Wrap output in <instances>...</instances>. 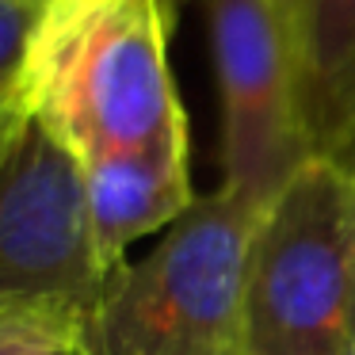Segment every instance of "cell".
Wrapping results in <instances>:
<instances>
[{"instance_id": "obj_3", "label": "cell", "mask_w": 355, "mask_h": 355, "mask_svg": "<svg viewBox=\"0 0 355 355\" xmlns=\"http://www.w3.org/2000/svg\"><path fill=\"white\" fill-rule=\"evenodd\" d=\"M111 275L92 237L85 164L27 119L0 164V336L77 355Z\"/></svg>"}, {"instance_id": "obj_12", "label": "cell", "mask_w": 355, "mask_h": 355, "mask_svg": "<svg viewBox=\"0 0 355 355\" xmlns=\"http://www.w3.org/2000/svg\"><path fill=\"white\" fill-rule=\"evenodd\" d=\"M214 355H241V347H222V352H214Z\"/></svg>"}, {"instance_id": "obj_1", "label": "cell", "mask_w": 355, "mask_h": 355, "mask_svg": "<svg viewBox=\"0 0 355 355\" xmlns=\"http://www.w3.org/2000/svg\"><path fill=\"white\" fill-rule=\"evenodd\" d=\"M168 31L164 0H42L19 80L31 119L80 164L191 141Z\"/></svg>"}, {"instance_id": "obj_6", "label": "cell", "mask_w": 355, "mask_h": 355, "mask_svg": "<svg viewBox=\"0 0 355 355\" xmlns=\"http://www.w3.org/2000/svg\"><path fill=\"white\" fill-rule=\"evenodd\" d=\"M191 141L115 153L85 164L88 218L100 260L111 271L126 263V248L153 230H168L195 207L191 187Z\"/></svg>"}, {"instance_id": "obj_5", "label": "cell", "mask_w": 355, "mask_h": 355, "mask_svg": "<svg viewBox=\"0 0 355 355\" xmlns=\"http://www.w3.org/2000/svg\"><path fill=\"white\" fill-rule=\"evenodd\" d=\"M222 92V187L263 210L313 157L294 39L275 0H202Z\"/></svg>"}, {"instance_id": "obj_2", "label": "cell", "mask_w": 355, "mask_h": 355, "mask_svg": "<svg viewBox=\"0 0 355 355\" xmlns=\"http://www.w3.org/2000/svg\"><path fill=\"white\" fill-rule=\"evenodd\" d=\"M237 347L241 355L355 352V199L329 157H309L256 214Z\"/></svg>"}, {"instance_id": "obj_11", "label": "cell", "mask_w": 355, "mask_h": 355, "mask_svg": "<svg viewBox=\"0 0 355 355\" xmlns=\"http://www.w3.org/2000/svg\"><path fill=\"white\" fill-rule=\"evenodd\" d=\"M329 161H336L340 168H344L347 184H352V199H355V123H352V130L340 138V146L329 153Z\"/></svg>"}, {"instance_id": "obj_4", "label": "cell", "mask_w": 355, "mask_h": 355, "mask_svg": "<svg viewBox=\"0 0 355 355\" xmlns=\"http://www.w3.org/2000/svg\"><path fill=\"white\" fill-rule=\"evenodd\" d=\"M256 214L225 187L195 199L153 252L111 275L77 355H214L237 347Z\"/></svg>"}, {"instance_id": "obj_13", "label": "cell", "mask_w": 355, "mask_h": 355, "mask_svg": "<svg viewBox=\"0 0 355 355\" xmlns=\"http://www.w3.org/2000/svg\"><path fill=\"white\" fill-rule=\"evenodd\" d=\"M164 4H168V8H172V12H176V4H184V0H164Z\"/></svg>"}, {"instance_id": "obj_9", "label": "cell", "mask_w": 355, "mask_h": 355, "mask_svg": "<svg viewBox=\"0 0 355 355\" xmlns=\"http://www.w3.org/2000/svg\"><path fill=\"white\" fill-rule=\"evenodd\" d=\"M0 355H73L69 347L46 344V340H27V336H0Z\"/></svg>"}, {"instance_id": "obj_8", "label": "cell", "mask_w": 355, "mask_h": 355, "mask_svg": "<svg viewBox=\"0 0 355 355\" xmlns=\"http://www.w3.org/2000/svg\"><path fill=\"white\" fill-rule=\"evenodd\" d=\"M42 0H0V119L24 103V58L39 24Z\"/></svg>"}, {"instance_id": "obj_7", "label": "cell", "mask_w": 355, "mask_h": 355, "mask_svg": "<svg viewBox=\"0 0 355 355\" xmlns=\"http://www.w3.org/2000/svg\"><path fill=\"white\" fill-rule=\"evenodd\" d=\"M294 39L313 157H329L355 123V0H275Z\"/></svg>"}, {"instance_id": "obj_10", "label": "cell", "mask_w": 355, "mask_h": 355, "mask_svg": "<svg viewBox=\"0 0 355 355\" xmlns=\"http://www.w3.org/2000/svg\"><path fill=\"white\" fill-rule=\"evenodd\" d=\"M27 119H31V111H27V103H19L16 111H8V115L0 119V164H4V157H8V149L16 146L19 130L27 126Z\"/></svg>"}, {"instance_id": "obj_14", "label": "cell", "mask_w": 355, "mask_h": 355, "mask_svg": "<svg viewBox=\"0 0 355 355\" xmlns=\"http://www.w3.org/2000/svg\"><path fill=\"white\" fill-rule=\"evenodd\" d=\"M352 355H355V352H352Z\"/></svg>"}]
</instances>
